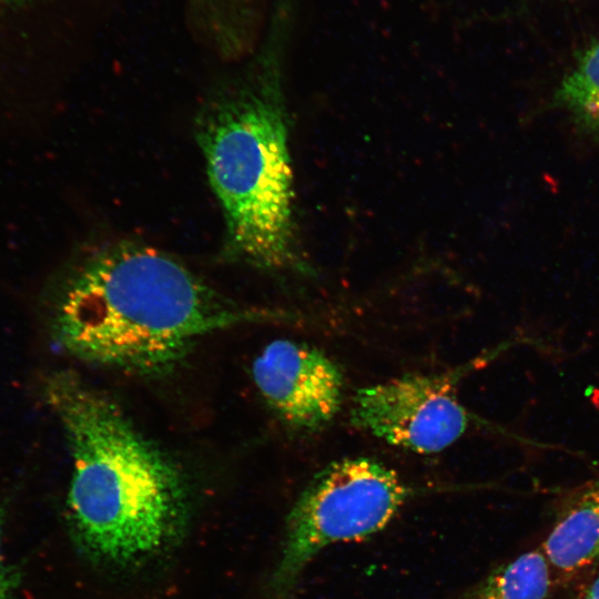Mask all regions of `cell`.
<instances>
[{
    "instance_id": "6da1fadb",
    "label": "cell",
    "mask_w": 599,
    "mask_h": 599,
    "mask_svg": "<svg viewBox=\"0 0 599 599\" xmlns=\"http://www.w3.org/2000/svg\"><path fill=\"white\" fill-rule=\"evenodd\" d=\"M270 315L221 295L163 252L119 243L91 254L69 277L53 333L78 359L159 376L209 334Z\"/></svg>"
},
{
    "instance_id": "7a4b0ae2",
    "label": "cell",
    "mask_w": 599,
    "mask_h": 599,
    "mask_svg": "<svg viewBox=\"0 0 599 599\" xmlns=\"http://www.w3.org/2000/svg\"><path fill=\"white\" fill-rule=\"evenodd\" d=\"M42 394L68 439V514L84 555L120 568L171 549L191 512L181 469L115 402L78 375L50 374Z\"/></svg>"
},
{
    "instance_id": "3957f363",
    "label": "cell",
    "mask_w": 599,
    "mask_h": 599,
    "mask_svg": "<svg viewBox=\"0 0 599 599\" xmlns=\"http://www.w3.org/2000/svg\"><path fill=\"white\" fill-rule=\"evenodd\" d=\"M292 18L275 14L268 45L204 104L196 136L223 211L226 254L268 272L308 273L298 247L280 49Z\"/></svg>"
},
{
    "instance_id": "277c9868",
    "label": "cell",
    "mask_w": 599,
    "mask_h": 599,
    "mask_svg": "<svg viewBox=\"0 0 599 599\" xmlns=\"http://www.w3.org/2000/svg\"><path fill=\"white\" fill-rule=\"evenodd\" d=\"M408 496L404 481L378 460H336L317 473L287 517L282 555L272 577L287 596L308 562L325 547L358 540L384 528Z\"/></svg>"
},
{
    "instance_id": "5b68a950",
    "label": "cell",
    "mask_w": 599,
    "mask_h": 599,
    "mask_svg": "<svg viewBox=\"0 0 599 599\" xmlns=\"http://www.w3.org/2000/svg\"><path fill=\"white\" fill-rule=\"evenodd\" d=\"M352 423L389 445L433 454L463 436L469 416L451 377L408 374L358 389Z\"/></svg>"
},
{
    "instance_id": "8992f818",
    "label": "cell",
    "mask_w": 599,
    "mask_h": 599,
    "mask_svg": "<svg viewBox=\"0 0 599 599\" xmlns=\"http://www.w3.org/2000/svg\"><path fill=\"white\" fill-rule=\"evenodd\" d=\"M252 376L268 406L297 429H321L341 409L343 373L311 345L282 338L268 343L254 359Z\"/></svg>"
},
{
    "instance_id": "52a82bcc",
    "label": "cell",
    "mask_w": 599,
    "mask_h": 599,
    "mask_svg": "<svg viewBox=\"0 0 599 599\" xmlns=\"http://www.w3.org/2000/svg\"><path fill=\"white\" fill-rule=\"evenodd\" d=\"M541 549L561 575L599 561V473L562 497Z\"/></svg>"
},
{
    "instance_id": "ba28073f",
    "label": "cell",
    "mask_w": 599,
    "mask_h": 599,
    "mask_svg": "<svg viewBox=\"0 0 599 599\" xmlns=\"http://www.w3.org/2000/svg\"><path fill=\"white\" fill-rule=\"evenodd\" d=\"M552 568L541 548L495 569L470 599H549Z\"/></svg>"
},
{
    "instance_id": "9c48e42d",
    "label": "cell",
    "mask_w": 599,
    "mask_h": 599,
    "mask_svg": "<svg viewBox=\"0 0 599 599\" xmlns=\"http://www.w3.org/2000/svg\"><path fill=\"white\" fill-rule=\"evenodd\" d=\"M552 103L582 133L599 139V41L581 54L558 87Z\"/></svg>"
},
{
    "instance_id": "30bf717a",
    "label": "cell",
    "mask_w": 599,
    "mask_h": 599,
    "mask_svg": "<svg viewBox=\"0 0 599 599\" xmlns=\"http://www.w3.org/2000/svg\"><path fill=\"white\" fill-rule=\"evenodd\" d=\"M0 599H19L18 581L16 576L6 562L0 542Z\"/></svg>"
},
{
    "instance_id": "8fae6325",
    "label": "cell",
    "mask_w": 599,
    "mask_h": 599,
    "mask_svg": "<svg viewBox=\"0 0 599 599\" xmlns=\"http://www.w3.org/2000/svg\"><path fill=\"white\" fill-rule=\"evenodd\" d=\"M580 599H599V573L586 586Z\"/></svg>"
}]
</instances>
